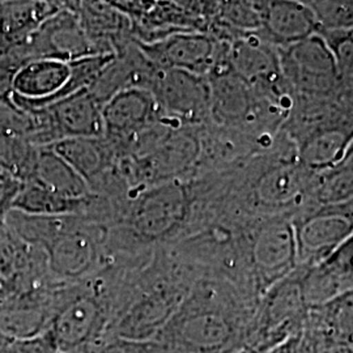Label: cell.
<instances>
[{
	"mask_svg": "<svg viewBox=\"0 0 353 353\" xmlns=\"http://www.w3.org/2000/svg\"><path fill=\"white\" fill-rule=\"evenodd\" d=\"M312 310L313 335L343 341L353 348V290Z\"/></svg>",
	"mask_w": 353,
	"mask_h": 353,
	"instance_id": "23",
	"label": "cell"
},
{
	"mask_svg": "<svg viewBox=\"0 0 353 353\" xmlns=\"http://www.w3.org/2000/svg\"><path fill=\"white\" fill-rule=\"evenodd\" d=\"M112 202L105 265L170 249L199 229L205 208L201 176L152 185Z\"/></svg>",
	"mask_w": 353,
	"mask_h": 353,
	"instance_id": "1",
	"label": "cell"
},
{
	"mask_svg": "<svg viewBox=\"0 0 353 353\" xmlns=\"http://www.w3.org/2000/svg\"><path fill=\"white\" fill-rule=\"evenodd\" d=\"M334 54L339 79L353 80V30L321 32Z\"/></svg>",
	"mask_w": 353,
	"mask_h": 353,
	"instance_id": "27",
	"label": "cell"
},
{
	"mask_svg": "<svg viewBox=\"0 0 353 353\" xmlns=\"http://www.w3.org/2000/svg\"><path fill=\"white\" fill-rule=\"evenodd\" d=\"M150 92L166 117L190 126L210 123L211 92L205 76L179 70H159Z\"/></svg>",
	"mask_w": 353,
	"mask_h": 353,
	"instance_id": "8",
	"label": "cell"
},
{
	"mask_svg": "<svg viewBox=\"0 0 353 353\" xmlns=\"http://www.w3.org/2000/svg\"><path fill=\"white\" fill-rule=\"evenodd\" d=\"M39 148L23 138H0V170L21 183L33 179Z\"/></svg>",
	"mask_w": 353,
	"mask_h": 353,
	"instance_id": "24",
	"label": "cell"
},
{
	"mask_svg": "<svg viewBox=\"0 0 353 353\" xmlns=\"http://www.w3.org/2000/svg\"><path fill=\"white\" fill-rule=\"evenodd\" d=\"M303 339L297 336H290L280 344H276L268 353H303Z\"/></svg>",
	"mask_w": 353,
	"mask_h": 353,
	"instance_id": "32",
	"label": "cell"
},
{
	"mask_svg": "<svg viewBox=\"0 0 353 353\" xmlns=\"http://www.w3.org/2000/svg\"><path fill=\"white\" fill-rule=\"evenodd\" d=\"M94 353H161L156 341H127L108 338L93 348Z\"/></svg>",
	"mask_w": 353,
	"mask_h": 353,
	"instance_id": "29",
	"label": "cell"
},
{
	"mask_svg": "<svg viewBox=\"0 0 353 353\" xmlns=\"http://www.w3.org/2000/svg\"><path fill=\"white\" fill-rule=\"evenodd\" d=\"M59 140L68 138H102V105L89 90L43 106ZM33 109V108H32Z\"/></svg>",
	"mask_w": 353,
	"mask_h": 353,
	"instance_id": "17",
	"label": "cell"
},
{
	"mask_svg": "<svg viewBox=\"0 0 353 353\" xmlns=\"http://www.w3.org/2000/svg\"><path fill=\"white\" fill-rule=\"evenodd\" d=\"M303 303L313 309L353 290V234L300 280Z\"/></svg>",
	"mask_w": 353,
	"mask_h": 353,
	"instance_id": "13",
	"label": "cell"
},
{
	"mask_svg": "<svg viewBox=\"0 0 353 353\" xmlns=\"http://www.w3.org/2000/svg\"><path fill=\"white\" fill-rule=\"evenodd\" d=\"M198 280L195 272L169 252L127 268L108 338L153 341L164 330Z\"/></svg>",
	"mask_w": 353,
	"mask_h": 353,
	"instance_id": "2",
	"label": "cell"
},
{
	"mask_svg": "<svg viewBox=\"0 0 353 353\" xmlns=\"http://www.w3.org/2000/svg\"><path fill=\"white\" fill-rule=\"evenodd\" d=\"M352 141L353 135L343 128L316 131L301 145V163L312 170H330L341 163Z\"/></svg>",
	"mask_w": 353,
	"mask_h": 353,
	"instance_id": "22",
	"label": "cell"
},
{
	"mask_svg": "<svg viewBox=\"0 0 353 353\" xmlns=\"http://www.w3.org/2000/svg\"><path fill=\"white\" fill-rule=\"evenodd\" d=\"M316 17L321 32L353 30V1H305Z\"/></svg>",
	"mask_w": 353,
	"mask_h": 353,
	"instance_id": "26",
	"label": "cell"
},
{
	"mask_svg": "<svg viewBox=\"0 0 353 353\" xmlns=\"http://www.w3.org/2000/svg\"><path fill=\"white\" fill-rule=\"evenodd\" d=\"M0 173H1V170H0Z\"/></svg>",
	"mask_w": 353,
	"mask_h": 353,
	"instance_id": "37",
	"label": "cell"
},
{
	"mask_svg": "<svg viewBox=\"0 0 353 353\" xmlns=\"http://www.w3.org/2000/svg\"><path fill=\"white\" fill-rule=\"evenodd\" d=\"M93 203V194L84 198H70L41 186L34 181L21 183L12 210L38 216L87 214Z\"/></svg>",
	"mask_w": 353,
	"mask_h": 353,
	"instance_id": "20",
	"label": "cell"
},
{
	"mask_svg": "<svg viewBox=\"0 0 353 353\" xmlns=\"http://www.w3.org/2000/svg\"><path fill=\"white\" fill-rule=\"evenodd\" d=\"M108 229L83 214H72L45 249L51 281L72 285L97 274L106 263Z\"/></svg>",
	"mask_w": 353,
	"mask_h": 353,
	"instance_id": "5",
	"label": "cell"
},
{
	"mask_svg": "<svg viewBox=\"0 0 353 353\" xmlns=\"http://www.w3.org/2000/svg\"><path fill=\"white\" fill-rule=\"evenodd\" d=\"M57 353H68V352H57Z\"/></svg>",
	"mask_w": 353,
	"mask_h": 353,
	"instance_id": "36",
	"label": "cell"
},
{
	"mask_svg": "<svg viewBox=\"0 0 353 353\" xmlns=\"http://www.w3.org/2000/svg\"><path fill=\"white\" fill-rule=\"evenodd\" d=\"M243 290L224 279H198L156 339L161 353H232L243 328Z\"/></svg>",
	"mask_w": 353,
	"mask_h": 353,
	"instance_id": "3",
	"label": "cell"
},
{
	"mask_svg": "<svg viewBox=\"0 0 353 353\" xmlns=\"http://www.w3.org/2000/svg\"><path fill=\"white\" fill-rule=\"evenodd\" d=\"M319 188V199L338 204L353 198V141L341 163L327 170Z\"/></svg>",
	"mask_w": 353,
	"mask_h": 353,
	"instance_id": "25",
	"label": "cell"
},
{
	"mask_svg": "<svg viewBox=\"0 0 353 353\" xmlns=\"http://www.w3.org/2000/svg\"><path fill=\"white\" fill-rule=\"evenodd\" d=\"M228 55L232 70L252 89L268 88L281 76L278 54L258 33L229 41Z\"/></svg>",
	"mask_w": 353,
	"mask_h": 353,
	"instance_id": "16",
	"label": "cell"
},
{
	"mask_svg": "<svg viewBox=\"0 0 353 353\" xmlns=\"http://www.w3.org/2000/svg\"><path fill=\"white\" fill-rule=\"evenodd\" d=\"M137 43L159 70H179L205 77L214 70L221 48L220 39L203 32H181L152 43Z\"/></svg>",
	"mask_w": 353,
	"mask_h": 353,
	"instance_id": "10",
	"label": "cell"
},
{
	"mask_svg": "<svg viewBox=\"0 0 353 353\" xmlns=\"http://www.w3.org/2000/svg\"><path fill=\"white\" fill-rule=\"evenodd\" d=\"M20 189V181L4 172L0 173V211L10 212L12 210L13 202Z\"/></svg>",
	"mask_w": 353,
	"mask_h": 353,
	"instance_id": "30",
	"label": "cell"
},
{
	"mask_svg": "<svg viewBox=\"0 0 353 353\" xmlns=\"http://www.w3.org/2000/svg\"><path fill=\"white\" fill-rule=\"evenodd\" d=\"M32 181L70 198H84L90 194L87 182L50 147L39 148L37 166Z\"/></svg>",
	"mask_w": 353,
	"mask_h": 353,
	"instance_id": "21",
	"label": "cell"
},
{
	"mask_svg": "<svg viewBox=\"0 0 353 353\" xmlns=\"http://www.w3.org/2000/svg\"><path fill=\"white\" fill-rule=\"evenodd\" d=\"M267 42L283 48L319 33V26L305 1H262V29Z\"/></svg>",
	"mask_w": 353,
	"mask_h": 353,
	"instance_id": "18",
	"label": "cell"
},
{
	"mask_svg": "<svg viewBox=\"0 0 353 353\" xmlns=\"http://www.w3.org/2000/svg\"><path fill=\"white\" fill-rule=\"evenodd\" d=\"M59 287L46 284L13 292L0 303V335L10 339H29L46 334L57 312Z\"/></svg>",
	"mask_w": 353,
	"mask_h": 353,
	"instance_id": "11",
	"label": "cell"
},
{
	"mask_svg": "<svg viewBox=\"0 0 353 353\" xmlns=\"http://www.w3.org/2000/svg\"><path fill=\"white\" fill-rule=\"evenodd\" d=\"M7 214L8 212H3V211H0V232L6 228V225H7Z\"/></svg>",
	"mask_w": 353,
	"mask_h": 353,
	"instance_id": "34",
	"label": "cell"
},
{
	"mask_svg": "<svg viewBox=\"0 0 353 353\" xmlns=\"http://www.w3.org/2000/svg\"><path fill=\"white\" fill-rule=\"evenodd\" d=\"M64 1H0V55L23 46Z\"/></svg>",
	"mask_w": 353,
	"mask_h": 353,
	"instance_id": "19",
	"label": "cell"
},
{
	"mask_svg": "<svg viewBox=\"0 0 353 353\" xmlns=\"http://www.w3.org/2000/svg\"><path fill=\"white\" fill-rule=\"evenodd\" d=\"M26 61L55 59L71 63L101 55L92 43L75 11L64 1L63 8L48 17L20 46Z\"/></svg>",
	"mask_w": 353,
	"mask_h": 353,
	"instance_id": "7",
	"label": "cell"
},
{
	"mask_svg": "<svg viewBox=\"0 0 353 353\" xmlns=\"http://www.w3.org/2000/svg\"><path fill=\"white\" fill-rule=\"evenodd\" d=\"M310 353H353V348L332 338L313 335V339L310 341Z\"/></svg>",
	"mask_w": 353,
	"mask_h": 353,
	"instance_id": "31",
	"label": "cell"
},
{
	"mask_svg": "<svg viewBox=\"0 0 353 353\" xmlns=\"http://www.w3.org/2000/svg\"><path fill=\"white\" fill-rule=\"evenodd\" d=\"M49 332L29 339H10L0 335V353H57Z\"/></svg>",
	"mask_w": 353,
	"mask_h": 353,
	"instance_id": "28",
	"label": "cell"
},
{
	"mask_svg": "<svg viewBox=\"0 0 353 353\" xmlns=\"http://www.w3.org/2000/svg\"><path fill=\"white\" fill-rule=\"evenodd\" d=\"M249 271L259 288H271L299 265L294 228L270 221L248 229Z\"/></svg>",
	"mask_w": 353,
	"mask_h": 353,
	"instance_id": "6",
	"label": "cell"
},
{
	"mask_svg": "<svg viewBox=\"0 0 353 353\" xmlns=\"http://www.w3.org/2000/svg\"><path fill=\"white\" fill-rule=\"evenodd\" d=\"M123 267L105 265L93 276L61 285L49 334L58 352L87 353L106 336L121 290Z\"/></svg>",
	"mask_w": 353,
	"mask_h": 353,
	"instance_id": "4",
	"label": "cell"
},
{
	"mask_svg": "<svg viewBox=\"0 0 353 353\" xmlns=\"http://www.w3.org/2000/svg\"><path fill=\"white\" fill-rule=\"evenodd\" d=\"M13 293L12 287L4 280L3 278H0V303L4 301L8 296H11Z\"/></svg>",
	"mask_w": 353,
	"mask_h": 353,
	"instance_id": "33",
	"label": "cell"
},
{
	"mask_svg": "<svg viewBox=\"0 0 353 353\" xmlns=\"http://www.w3.org/2000/svg\"><path fill=\"white\" fill-rule=\"evenodd\" d=\"M160 114L161 110L150 90H121L102 108L103 138L117 153L132 137L154 123Z\"/></svg>",
	"mask_w": 353,
	"mask_h": 353,
	"instance_id": "12",
	"label": "cell"
},
{
	"mask_svg": "<svg viewBox=\"0 0 353 353\" xmlns=\"http://www.w3.org/2000/svg\"><path fill=\"white\" fill-rule=\"evenodd\" d=\"M279 58L281 74L307 94H325L339 80L334 54L319 33L284 48Z\"/></svg>",
	"mask_w": 353,
	"mask_h": 353,
	"instance_id": "9",
	"label": "cell"
},
{
	"mask_svg": "<svg viewBox=\"0 0 353 353\" xmlns=\"http://www.w3.org/2000/svg\"><path fill=\"white\" fill-rule=\"evenodd\" d=\"M232 353H261L258 352V351H255V350H252V348H249V347H245V348H241L239 351H234V352Z\"/></svg>",
	"mask_w": 353,
	"mask_h": 353,
	"instance_id": "35",
	"label": "cell"
},
{
	"mask_svg": "<svg viewBox=\"0 0 353 353\" xmlns=\"http://www.w3.org/2000/svg\"><path fill=\"white\" fill-rule=\"evenodd\" d=\"M294 228L299 265H318L353 234V217L343 212H319Z\"/></svg>",
	"mask_w": 353,
	"mask_h": 353,
	"instance_id": "14",
	"label": "cell"
},
{
	"mask_svg": "<svg viewBox=\"0 0 353 353\" xmlns=\"http://www.w3.org/2000/svg\"><path fill=\"white\" fill-rule=\"evenodd\" d=\"M71 76V65L55 59H33L14 75L13 101L23 108H43L63 90Z\"/></svg>",
	"mask_w": 353,
	"mask_h": 353,
	"instance_id": "15",
	"label": "cell"
}]
</instances>
